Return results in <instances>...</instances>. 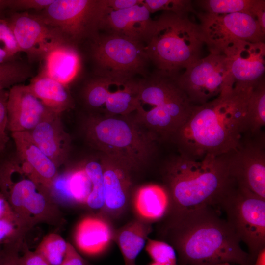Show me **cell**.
<instances>
[{"mask_svg": "<svg viewBox=\"0 0 265 265\" xmlns=\"http://www.w3.org/2000/svg\"><path fill=\"white\" fill-rule=\"evenodd\" d=\"M162 219V241L174 248L179 265H251L248 253L217 209L205 206L171 212Z\"/></svg>", "mask_w": 265, "mask_h": 265, "instance_id": "cell-1", "label": "cell"}, {"mask_svg": "<svg viewBox=\"0 0 265 265\" xmlns=\"http://www.w3.org/2000/svg\"><path fill=\"white\" fill-rule=\"evenodd\" d=\"M250 94L233 88L202 105L194 106L170 141L179 154L199 160L219 156L237 147L245 133L244 117Z\"/></svg>", "mask_w": 265, "mask_h": 265, "instance_id": "cell-2", "label": "cell"}, {"mask_svg": "<svg viewBox=\"0 0 265 265\" xmlns=\"http://www.w3.org/2000/svg\"><path fill=\"white\" fill-rule=\"evenodd\" d=\"M161 175L170 199L168 212L205 206L217 209L236 184L224 155L196 160L178 154L165 161Z\"/></svg>", "mask_w": 265, "mask_h": 265, "instance_id": "cell-3", "label": "cell"}, {"mask_svg": "<svg viewBox=\"0 0 265 265\" xmlns=\"http://www.w3.org/2000/svg\"><path fill=\"white\" fill-rule=\"evenodd\" d=\"M83 130L87 141L93 148L133 172L150 162L159 142L132 114L91 113L84 121Z\"/></svg>", "mask_w": 265, "mask_h": 265, "instance_id": "cell-4", "label": "cell"}, {"mask_svg": "<svg viewBox=\"0 0 265 265\" xmlns=\"http://www.w3.org/2000/svg\"><path fill=\"white\" fill-rule=\"evenodd\" d=\"M143 43L156 70L174 77L202 57L205 44L199 23L188 14L168 12H162L154 20Z\"/></svg>", "mask_w": 265, "mask_h": 265, "instance_id": "cell-5", "label": "cell"}, {"mask_svg": "<svg viewBox=\"0 0 265 265\" xmlns=\"http://www.w3.org/2000/svg\"><path fill=\"white\" fill-rule=\"evenodd\" d=\"M175 78L156 70L140 80L138 105L132 114L159 142L170 141L194 106Z\"/></svg>", "mask_w": 265, "mask_h": 265, "instance_id": "cell-6", "label": "cell"}, {"mask_svg": "<svg viewBox=\"0 0 265 265\" xmlns=\"http://www.w3.org/2000/svg\"><path fill=\"white\" fill-rule=\"evenodd\" d=\"M0 189L25 233L39 223L61 224V211L49 190L19 159L1 165Z\"/></svg>", "mask_w": 265, "mask_h": 265, "instance_id": "cell-7", "label": "cell"}, {"mask_svg": "<svg viewBox=\"0 0 265 265\" xmlns=\"http://www.w3.org/2000/svg\"><path fill=\"white\" fill-rule=\"evenodd\" d=\"M218 208L240 242L247 247L252 265L265 248V199L236 184L222 198Z\"/></svg>", "mask_w": 265, "mask_h": 265, "instance_id": "cell-8", "label": "cell"}, {"mask_svg": "<svg viewBox=\"0 0 265 265\" xmlns=\"http://www.w3.org/2000/svg\"><path fill=\"white\" fill-rule=\"evenodd\" d=\"M92 40V56L99 76L117 78L148 76L150 61L142 41L108 33L99 34Z\"/></svg>", "mask_w": 265, "mask_h": 265, "instance_id": "cell-9", "label": "cell"}, {"mask_svg": "<svg viewBox=\"0 0 265 265\" xmlns=\"http://www.w3.org/2000/svg\"><path fill=\"white\" fill-rule=\"evenodd\" d=\"M175 78L193 106L205 104L233 88L234 80L223 52L209 51Z\"/></svg>", "mask_w": 265, "mask_h": 265, "instance_id": "cell-10", "label": "cell"}, {"mask_svg": "<svg viewBox=\"0 0 265 265\" xmlns=\"http://www.w3.org/2000/svg\"><path fill=\"white\" fill-rule=\"evenodd\" d=\"M101 11L100 0H54L38 15L74 45L99 34Z\"/></svg>", "mask_w": 265, "mask_h": 265, "instance_id": "cell-11", "label": "cell"}, {"mask_svg": "<svg viewBox=\"0 0 265 265\" xmlns=\"http://www.w3.org/2000/svg\"><path fill=\"white\" fill-rule=\"evenodd\" d=\"M140 80L99 76L83 90L87 106L94 113L108 115L133 114L138 105Z\"/></svg>", "mask_w": 265, "mask_h": 265, "instance_id": "cell-12", "label": "cell"}, {"mask_svg": "<svg viewBox=\"0 0 265 265\" xmlns=\"http://www.w3.org/2000/svg\"><path fill=\"white\" fill-rule=\"evenodd\" d=\"M236 185L265 199V136L243 135L236 148L224 154Z\"/></svg>", "mask_w": 265, "mask_h": 265, "instance_id": "cell-13", "label": "cell"}, {"mask_svg": "<svg viewBox=\"0 0 265 265\" xmlns=\"http://www.w3.org/2000/svg\"><path fill=\"white\" fill-rule=\"evenodd\" d=\"M195 14L209 51L220 52L226 44L237 40L265 42V33L256 18L249 13L215 14L196 11Z\"/></svg>", "mask_w": 265, "mask_h": 265, "instance_id": "cell-14", "label": "cell"}, {"mask_svg": "<svg viewBox=\"0 0 265 265\" xmlns=\"http://www.w3.org/2000/svg\"><path fill=\"white\" fill-rule=\"evenodd\" d=\"M6 20L20 52L26 53L31 61L43 60L55 48L69 43L59 31L38 15L16 12Z\"/></svg>", "mask_w": 265, "mask_h": 265, "instance_id": "cell-15", "label": "cell"}, {"mask_svg": "<svg viewBox=\"0 0 265 265\" xmlns=\"http://www.w3.org/2000/svg\"><path fill=\"white\" fill-rule=\"evenodd\" d=\"M225 55L234 80L233 89L249 94L265 80V43L237 40L229 43L221 51Z\"/></svg>", "mask_w": 265, "mask_h": 265, "instance_id": "cell-16", "label": "cell"}, {"mask_svg": "<svg viewBox=\"0 0 265 265\" xmlns=\"http://www.w3.org/2000/svg\"><path fill=\"white\" fill-rule=\"evenodd\" d=\"M7 111V129L11 132H29L43 121L58 115L47 108L27 85L17 84L10 88Z\"/></svg>", "mask_w": 265, "mask_h": 265, "instance_id": "cell-17", "label": "cell"}, {"mask_svg": "<svg viewBox=\"0 0 265 265\" xmlns=\"http://www.w3.org/2000/svg\"><path fill=\"white\" fill-rule=\"evenodd\" d=\"M98 30L106 33L114 34L145 40L153 24L151 13L142 3L118 11L105 8L102 2Z\"/></svg>", "mask_w": 265, "mask_h": 265, "instance_id": "cell-18", "label": "cell"}, {"mask_svg": "<svg viewBox=\"0 0 265 265\" xmlns=\"http://www.w3.org/2000/svg\"><path fill=\"white\" fill-rule=\"evenodd\" d=\"M105 186V204L102 211L112 217L120 215L130 198L133 172L119 162L101 154Z\"/></svg>", "mask_w": 265, "mask_h": 265, "instance_id": "cell-19", "label": "cell"}, {"mask_svg": "<svg viewBox=\"0 0 265 265\" xmlns=\"http://www.w3.org/2000/svg\"><path fill=\"white\" fill-rule=\"evenodd\" d=\"M17 159L26 164L49 190L57 176L58 167L36 144L28 132H11Z\"/></svg>", "mask_w": 265, "mask_h": 265, "instance_id": "cell-20", "label": "cell"}, {"mask_svg": "<svg viewBox=\"0 0 265 265\" xmlns=\"http://www.w3.org/2000/svg\"><path fill=\"white\" fill-rule=\"evenodd\" d=\"M28 132L36 144L58 168L64 162L70 140L63 130L60 115L43 121Z\"/></svg>", "mask_w": 265, "mask_h": 265, "instance_id": "cell-21", "label": "cell"}, {"mask_svg": "<svg viewBox=\"0 0 265 265\" xmlns=\"http://www.w3.org/2000/svg\"><path fill=\"white\" fill-rule=\"evenodd\" d=\"M114 230L109 221L102 216H87L77 225L75 241L81 251L88 255L104 252L113 241Z\"/></svg>", "mask_w": 265, "mask_h": 265, "instance_id": "cell-22", "label": "cell"}, {"mask_svg": "<svg viewBox=\"0 0 265 265\" xmlns=\"http://www.w3.org/2000/svg\"><path fill=\"white\" fill-rule=\"evenodd\" d=\"M92 188L83 164L57 175L49 191L53 198L66 204H85Z\"/></svg>", "mask_w": 265, "mask_h": 265, "instance_id": "cell-23", "label": "cell"}, {"mask_svg": "<svg viewBox=\"0 0 265 265\" xmlns=\"http://www.w3.org/2000/svg\"><path fill=\"white\" fill-rule=\"evenodd\" d=\"M42 72L67 85L77 76L80 68V58L74 45L65 43L57 46L44 58Z\"/></svg>", "mask_w": 265, "mask_h": 265, "instance_id": "cell-24", "label": "cell"}, {"mask_svg": "<svg viewBox=\"0 0 265 265\" xmlns=\"http://www.w3.org/2000/svg\"><path fill=\"white\" fill-rule=\"evenodd\" d=\"M27 85L35 96L56 114L60 115L73 106V99L67 86L42 71Z\"/></svg>", "mask_w": 265, "mask_h": 265, "instance_id": "cell-25", "label": "cell"}, {"mask_svg": "<svg viewBox=\"0 0 265 265\" xmlns=\"http://www.w3.org/2000/svg\"><path fill=\"white\" fill-rule=\"evenodd\" d=\"M133 205L140 219L149 223L160 220L166 215L170 207V199L163 186L147 185L137 190Z\"/></svg>", "mask_w": 265, "mask_h": 265, "instance_id": "cell-26", "label": "cell"}, {"mask_svg": "<svg viewBox=\"0 0 265 265\" xmlns=\"http://www.w3.org/2000/svg\"><path fill=\"white\" fill-rule=\"evenodd\" d=\"M151 231L149 223L141 219L132 221L114 231L113 241L122 253L125 265L135 264Z\"/></svg>", "mask_w": 265, "mask_h": 265, "instance_id": "cell-27", "label": "cell"}, {"mask_svg": "<svg viewBox=\"0 0 265 265\" xmlns=\"http://www.w3.org/2000/svg\"><path fill=\"white\" fill-rule=\"evenodd\" d=\"M265 126V81L262 80L251 91L244 117L245 134L255 135Z\"/></svg>", "mask_w": 265, "mask_h": 265, "instance_id": "cell-28", "label": "cell"}, {"mask_svg": "<svg viewBox=\"0 0 265 265\" xmlns=\"http://www.w3.org/2000/svg\"><path fill=\"white\" fill-rule=\"evenodd\" d=\"M200 11L211 14H225L237 12L249 13L255 17L264 0H197L193 1ZM256 18V17H255Z\"/></svg>", "mask_w": 265, "mask_h": 265, "instance_id": "cell-29", "label": "cell"}, {"mask_svg": "<svg viewBox=\"0 0 265 265\" xmlns=\"http://www.w3.org/2000/svg\"><path fill=\"white\" fill-rule=\"evenodd\" d=\"M83 165L92 184L86 204L92 209L101 210L105 204V186L100 160H91Z\"/></svg>", "mask_w": 265, "mask_h": 265, "instance_id": "cell-30", "label": "cell"}, {"mask_svg": "<svg viewBox=\"0 0 265 265\" xmlns=\"http://www.w3.org/2000/svg\"><path fill=\"white\" fill-rule=\"evenodd\" d=\"M67 242L59 234L50 233L45 236L35 252L50 265H60L64 257Z\"/></svg>", "mask_w": 265, "mask_h": 265, "instance_id": "cell-31", "label": "cell"}, {"mask_svg": "<svg viewBox=\"0 0 265 265\" xmlns=\"http://www.w3.org/2000/svg\"><path fill=\"white\" fill-rule=\"evenodd\" d=\"M31 76L29 68L14 60L0 64V89L20 84Z\"/></svg>", "mask_w": 265, "mask_h": 265, "instance_id": "cell-32", "label": "cell"}, {"mask_svg": "<svg viewBox=\"0 0 265 265\" xmlns=\"http://www.w3.org/2000/svg\"><path fill=\"white\" fill-rule=\"evenodd\" d=\"M145 249L153 262L163 265H179L174 248L164 241L148 238Z\"/></svg>", "mask_w": 265, "mask_h": 265, "instance_id": "cell-33", "label": "cell"}, {"mask_svg": "<svg viewBox=\"0 0 265 265\" xmlns=\"http://www.w3.org/2000/svg\"><path fill=\"white\" fill-rule=\"evenodd\" d=\"M143 3L151 14L159 11L179 15L196 12L190 0H143Z\"/></svg>", "mask_w": 265, "mask_h": 265, "instance_id": "cell-34", "label": "cell"}, {"mask_svg": "<svg viewBox=\"0 0 265 265\" xmlns=\"http://www.w3.org/2000/svg\"><path fill=\"white\" fill-rule=\"evenodd\" d=\"M26 234L15 217L0 219V246L23 242Z\"/></svg>", "mask_w": 265, "mask_h": 265, "instance_id": "cell-35", "label": "cell"}, {"mask_svg": "<svg viewBox=\"0 0 265 265\" xmlns=\"http://www.w3.org/2000/svg\"><path fill=\"white\" fill-rule=\"evenodd\" d=\"M0 43L3 45V49L13 57L20 52L15 37L7 20L1 18L0 19Z\"/></svg>", "mask_w": 265, "mask_h": 265, "instance_id": "cell-36", "label": "cell"}, {"mask_svg": "<svg viewBox=\"0 0 265 265\" xmlns=\"http://www.w3.org/2000/svg\"><path fill=\"white\" fill-rule=\"evenodd\" d=\"M8 92L0 89V153L3 151L9 141L6 132L7 129V102Z\"/></svg>", "mask_w": 265, "mask_h": 265, "instance_id": "cell-37", "label": "cell"}, {"mask_svg": "<svg viewBox=\"0 0 265 265\" xmlns=\"http://www.w3.org/2000/svg\"><path fill=\"white\" fill-rule=\"evenodd\" d=\"M22 243L18 242L2 246L0 248V265H21L19 257Z\"/></svg>", "mask_w": 265, "mask_h": 265, "instance_id": "cell-38", "label": "cell"}, {"mask_svg": "<svg viewBox=\"0 0 265 265\" xmlns=\"http://www.w3.org/2000/svg\"><path fill=\"white\" fill-rule=\"evenodd\" d=\"M54 0H8V8L13 10L42 11Z\"/></svg>", "mask_w": 265, "mask_h": 265, "instance_id": "cell-39", "label": "cell"}, {"mask_svg": "<svg viewBox=\"0 0 265 265\" xmlns=\"http://www.w3.org/2000/svg\"><path fill=\"white\" fill-rule=\"evenodd\" d=\"M21 250L22 255H20L19 257L21 265H50L35 251L29 250L25 244L23 245Z\"/></svg>", "mask_w": 265, "mask_h": 265, "instance_id": "cell-40", "label": "cell"}, {"mask_svg": "<svg viewBox=\"0 0 265 265\" xmlns=\"http://www.w3.org/2000/svg\"><path fill=\"white\" fill-rule=\"evenodd\" d=\"M60 265H92L70 243L67 242L64 257Z\"/></svg>", "mask_w": 265, "mask_h": 265, "instance_id": "cell-41", "label": "cell"}, {"mask_svg": "<svg viewBox=\"0 0 265 265\" xmlns=\"http://www.w3.org/2000/svg\"><path fill=\"white\" fill-rule=\"evenodd\" d=\"M102 2L106 9L118 11L140 4L143 0H102Z\"/></svg>", "mask_w": 265, "mask_h": 265, "instance_id": "cell-42", "label": "cell"}, {"mask_svg": "<svg viewBox=\"0 0 265 265\" xmlns=\"http://www.w3.org/2000/svg\"><path fill=\"white\" fill-rule=\"evenodd\" d=\"M15 217L6 197L0 191V219Z\"/></svg>", "mask_w": 265, "mask_h": 265, "instance_id": "cell-43", "label": "cell"}, {"mask_svg": "<svg viewBox=\"0 0 265 265\" xmlns=\"http://www.w3.org/2000/svg\"><path fill=\"white\" fill-rule=\"evenodd\" d=\"M252 265H265V248L258 253Z\"/></svg>", "mask_w": 265, "mask_h": 265, "instance_id": "cell-44", "label": "cell"}, {"mask_svg": "<svg viewBox=\"0 0 265 265\" xmlns=\"http://www.w3.org/2000/svg\"><path fill=\"white\" fill-rule=\"evenodd\" d=\"M14 57L4 49L0 47V64L13 60Z\"/></svg>", "mask_w": 265, "mask_h": 265, "instance_id": "cell-45", "label": "cell"}, {"mask_svg": "<svg viewBox=\"0 0 265 265\" xmlns=\"http://www.w3.org/2000/svg\"><path fill=\"white\" fill-rule=\"evenodd\" d=\"M8 8V0H0V19L3 11Z\"/></svg>", "mask_w": 265, "mask_h": 265, "instance_id": "cell-46", "label": "cell"}, {"mask_svg": "<svg viewBox=\"0 0 265 265\" xmlns=\"http://www.w3.org/2000/svg\"><path fill=\"white\" fill-rule=\"evenodd\" d=\"M231 265V264L228 263H218V264H210V265Z\"/></svg>", "mask_w": 265, "mask_h": 265, "instance_id": "cell-47", "label": "cell"}, {"mask_svg": "<svg viewBox=\"0 0 265 265\" xmlns=\"http://www.w3.org/2000/svg\"><path fill=\"white\" fill-rule=\"evenodd\" d=\"M149 265H161V264H158V263H155V262H153L152 263H151Z\"/></svg>", "mask_w": 265, "mask_h": 265, "instance_id": "cell-48", "label": "cell"}, {"mask_svg": "<svg viewBox=\"0 0 265 265\" xmlns=\"http://www.w3.org/2000/svg\"><path fill=\"white\" fill-rule=\"evenodd\" d=\"M136 265V264H134V265Z\"/></svg>", "mask_w": 265, "mask_h": 265, "instance_id": "cell-49", "label": "cell"}]
</instances>
